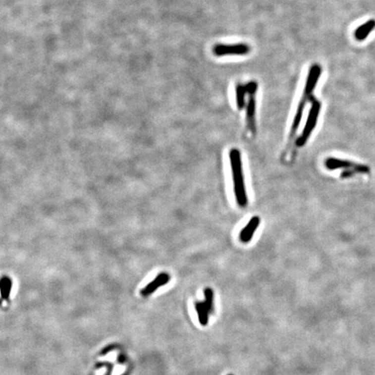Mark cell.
<instances>
[{"label": "cell", "mask_w": 375, "mask_h": 375, "mask_svg": "<svg viewBox=\"0 0 375 375\" xmlns=\"http://www.w3.org/2000/svg\"><path fill=\"white\" fill-rule=\"evenodd\" d=\"M321 67L320 66L319 64L315 63L313 64L310 70H309V76H308V79L306 82L305 89H304V93H303V99H307V100H310V99L312 98V93L315 88H316V84L318 83L320 77H321Z\"/></svg>", "instance_id": "8992f818"}, {"label": "cell", "mask_w": 375, "mask_h": 375, "mask_svg": "<svg viewBox=\"0 0 375 375\" xmlns=\"http://www.w3.org/2000/svg\"><path fill=\"white\" fill-rule=\"evenodd\" d=\"M260 218L258 216H254L250 219L249 223L246 225L245 228L242 229L240 233V240L243 243H248L250 242L253 238V235L255 234L257 228L260 225Z\"/></svg>", "instance_id": "52a82bcc"}, {"label": "cell", "mask_w": 375, "mask_h": 375, "mask_svg": "<svg viewBox=\"0 0 375 375\" xmlns=\"http://www.w3.org/2000/svg\"></svg>", "instance_id": "9a60e30c"}, {"label": "cell", "mask_w": 375, "mask_h": 375, "mask_svg": "<svg viewBox=\"0 0 375 375\" xmlns=\"http://www.w3.org/2000/svg\"><path fill=\"white\" fill-rule=\"evenodd\" d=\"M11 288V282L10 279L8 277H4L2 280H1V289H2V296L4 297L5 296V293H7L9 295L10 293V289Z\"/></svg>", "instance_id": "4fadbf2b"}, {"label": "cell", "mask_w": 375, "mask_h": 375, "mask_svg": "<svg viewBox=\"0 0 375 375\" xmlns=\"http://www.w3.org/2000/svg\"><path fill=\"white\" fill-rule=\"evenodd\" d=\"M204 302H196L195 307L198 314L199 321L203 326H206L209 322V318L211 313L213 311V301L214 293L211 288H208L204 290Z\"/></svg>", "instance_id": "3957f363"}, {"label": "cell", "mask_w": 375, "mask_h": 375, "mask_svg": "<svg viewBox=\"0 0 375 375\" xmlns=\"http://www.w3.org/2000/svg\"><path fill=\"white\" fill-rule=\"evenodd\" d=\"M247 123L251 133L256 135V99L255 96H249L247 105Z\"/></svg>", "instance_id": "ba28073f"}, {"label": "cell", "mask_w": 375, "mask_h": 375, "mask_svg": "<svg viewBox=\"0 0 375 375\" xmlns=\"http://www.w3.org/2000/svg\"><path fill=\"white\" fill-rule=\"evenodd\" d=\"M307 101H308L307 99L302 98L301 102L299 103V106L297 107V111L295 113V119H294V122H293V124H292L290 137H294L295 133H296V131H297L300 123L302 121V114H303V110H304V107H305Z\"/></svg>", "instance_id": "8fae6325"}, {"label": "cell", "mask_w": 375, "mask_h": 375, "mask_svg": "<svg viewBox=\"0 0 375 375\" xmlns=\"http://www.w3.org/2000/svg\"><path fill=\"white\" fill-rule=\"evenodd\" d=\"M250 52V48L246 44L236 45H216L213 49L214 55L217 56L227 55H246Z\"/></svg>", "instance_id": "5b68a950"}, {"label": "cell", "mask_w": 375, "mask_h": 375, "mask_svg": "<svg viewBox=\"0 0 375 375\" xmlns=\"http://www.w3.org/2000/svg\"><path fill=\"white\" fill-rule=\"evenodd\" d=\"M229 158L231 163L233 180H234V190L235 199L240 207H245L248 204V197L246 193L244 176L242 171V158L238 150L233 149L229 152Z\"/></svg>", "instance_id": "6da1fadb"}, {"label": "cell", "mask_w": 375, "mask_h": 375, "mask_svg": "<svg viewBox=\"0 0 375 375\" xmlns=\"http://www.w3.org/2000/svg\"><path fill=\"white\" fill-rule=\"evenodd\" d=\"M310 101L312 103L311 109L309 110V116L306 123L305 127L302 131V136L299 137L298 140L296 141V145L298 147H302L305 145L306 143L309 140V137L311 136L313 130L316 128V123L318 121V116H319L321 109V104L319 102L317 99L312 97L310 99Z\"/></svg>", "instance_id": "7a4b0ae2"}, {"label": "cell", "mask_w": 375, "mask_h": 375, "mask_svg": "<svg viewBox=\"0 0 375 375\" xmlns=\"http://www.w3.org/2000/svg\"><path fill=\"white\" fill-rule=\"evenodd\" d=\"M257 87L258 85L256 84V82H249L245 85L246 92L249 94V96H255L256 91H257Z\"/></svg>", "instance_id": "5bb4252c"}, {"label": "cell", "mask_w": 375, "mask_h": 375, "mask_svg": "<svg viewBox=\"0 0 375 375\" xmlns=\"http://www.w3.org/2000/svg\"><path fill=\"white\" fill-rule=\"evenodd\" d=\"M325 166L326 168L331 170L344 168V169H352L356 173H362V174H367L370 172V168L367 165L358 164L353 161L338 159V158H327L325 161Z\"/></svg>", "instance_id": "277c9868"}, {"label": "cell", "mask_w": 375, "mask_h": 375, "mask_svg": "<svg viewBox=\"0 0 375 375\" xmlns=\"http://www.w3.org/2000/svg\"><path fill=\"white\" fill-rule=\"evenodd\" d=\"M245 85L238 84L235 86V95H236V105L239 109H242L245 106Z\"/></svg>", "instance_id": "7c38bea8"}, {"label": "cell", "mask_w": 375, "mask_h": 375, "mask_svg": "<svg viewBox=\"0 0 375 375\" xmlns=\"http://www.w3.org/2000/svg\"><path fill=\"white\" fill-rule=\"evenodd\" d=\"M375 20H374V19H371L369 21L366 22L363 25H360L356 29V31L354 32L355 39L359 40V41H363V40L368 38L369 34L371 33L372 31L375 29Z\"/></svg>", "instance_id": "30bf717a"}, {"label": "cell", "mask_w": 375, "mask_h": 375, "mask_svg": "<svg viewBox=\"0 0 375 375\" xmlns=\"http://www.w3.org/2000/svg\"><path fill=\"white\" fill-rule=\"evenodd\" d=\"M169 280H170V276L168 275V273H160L153 281H151V283L148 285L146 288H144L142 290V295L144 296H148V295H151L159 287H161L166 283H168Z\"/></svg>", "instance_id": "9c48e42d"}]
</instances>
